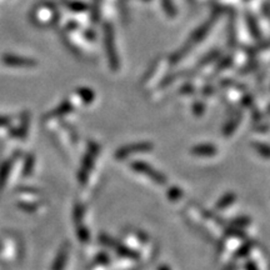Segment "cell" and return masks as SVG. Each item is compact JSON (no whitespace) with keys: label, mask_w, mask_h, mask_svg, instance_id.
Returning <instances> with one entry per match:
<instances>
[{"label":"cell","mask_w":270,"mask_h":270,"mask_svg":"<svg viewBox=\"0 0 270 270\" xmlns=\"http://www.w3.org/2000/svg\"><path fill=\"white\" fill-rule=\"evenodd\" d=\"M8 123V120L7 119H4V118H0V125H5Z\"/></svg>","instance_id":"obj_11"},{"label":"cell","mask_w":270,"mask_h":270,"mask_svg":"<svg viewBox=\"0 0 270 270\" xmlns=\"http://www.w3.org/2000/svg\"><path fill=\"white\" fill-rule=\"evenodd\" d=\"M169 198H172L173 200H177V199L181 198V192L179 189H175V188H173V189L169 192Z\"/></svg>","instance_id":"obj_9"},{"label":"cell","mask_w":270,"mask_h":270,"mask_svg":"<svg viewBox=\"0 0 270 270\" xmlns=\"http://www.w3.org/2000/svg\"><path fill=\"white\" fill-rule=\"evenodd\" d=\"M132 167L135 172L147 175V177H149L153 181H155L156 184H159V185H164V184H167L165 175H163L161 173L156 172L154 168L148 165V164L143 163V161H135V163L132 164Z\"/></svg>","instance_id":"obj_1"},{"label":"cell","mask_w":270,"mask_h":270,"mask_svg":"<svg viewBox=\"0 0 270 270\" xmlns=\"http://www.w3.org/2000/svg\"><path fill=\"white\" fill-rule=\"evenodd\" d=\"M95 154H96V148L95 149L90 150L89 154H88L87 158H85L83 172H81V181H83V183H85V180H87V174H88V172H89V169H92V165L94 163V155Z\"/></svg>","instance_id":"obj_4"},{"label":"cell","mask_w":270,"mask_h":270,"mask_svg":"<svg viewBox=\"0 0 270 270\" xmlns=\"http://www.w3.org/2000/svg\"><path fill=\"white\" fill-rule=\"evenodd\" d=\"M152 149H153V144H150V143L130 144V146H127V147L121 148V149H119L118 152H116L115 156L118 159H124L129 155L138 154V153L152 152Z\"/></svg>","instance_id":"obj_2"},{"label":"cell","mask_w":270,"mask_h":270,"mask_svg":"<svg viewBox=\"0 0 270 270\" xmlns=\"http://www.w3.org/2000/svg\"><path fill=\"white\" fill-rule=\"evenodd\" d=\"M192 153L194 155H201V156H213L218 153L217 148L210 144H201V146H197L192 149Z\"/></svg>","instance_id":"obj_3"},{"label":"cell","mask_w":270,"mask_h":270,"mask_svg":"<svg viewBox=\"0 0 270 270\" xmlns=\"http://www.w3.org/2000/svg\"><path fill=\"white\" fill-rule=\"evenodd\" d=\"M253 147L264 158H270V147L263 143H253Z\"/></svg>","instance_id":"obj_6"},{"label":"cell","mask_w":270,"mask_h":270,"mask_svg":"<svg viewBox=\"0 0 270 270\" xmlns=\"http://www.w3.org/2000/svg\"><path fill=\"white\" fill-rule=\"evenodd\" d=\"M5 63H8L9 65H31V61L25 60V59L14 58V56H8Z\"/></svg>","instance_id":"obj_8"},{"label":"cell","mask_w":270,"mask_h":270,"mask_svg":"<svg viewBox=\"0 0 270 270\" xmlns=\"http://www.w3.org/2000/svg\"><path fill=\"white\" fill-rule=\"evenodd\" d=\"M246 268H248V270H257V266H255L253 263H249L248 265H246Z\"/></svg>","instance_id":"obj_10"},{"label":"cell","mask_w":270,"mask_h":270,"mask_svg":"<svg viewBox=\"0 0 270 270\" xmlns=\"http://www.w3.org/2000/svg\"><path fill=\"white\" fill-rule=\"evenodd\" d=\"M234 200H235V194H233V193H229V194L224 195L223 199L219 201V203L217 204V208L218 209L228 208L229 205H232V204L234 203Z\"/></svg>","instance_id":"obj_5"},{"label":"cell","mask_w":270,"mask_h":270,"mask_svg":"<svg viewBox=\"0 0 270 270\" xmlns=\"http://www.w3.org/2000/svg\"><path fill=\"white\" fill-rule=\"evenodd\" d=\"M67 250H63L60 253V255H59L58 258H56V261L54 263V266H53V270H61L63 266H64L65 264V259H67Z\"/></svg>","instance_id":"obj_7"}]
</instances>
